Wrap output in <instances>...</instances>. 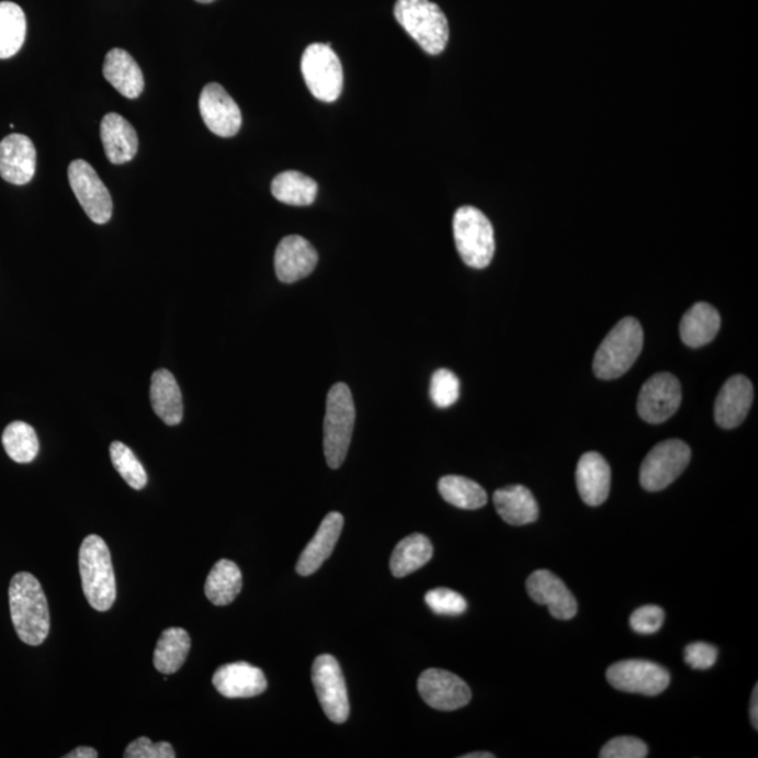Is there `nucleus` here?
I'll use <instances>...</instances> for the list:
<instances>
[{
    "label": "nucleus",
    "instance_id": "10",
    "mask_svg": "<svg viewBox=\"0 0 758 758\" xmlns=\"http://www.w3.org/2000/svg\"><path fill=\"white\" fill-rule=\"evenodd\" d=\"M70 189L94 224H108L113 215L112 195L87 160H73L68 168Z\"/></svg>",
    "mask_w": 758,
    "mask_h": 758
},
{
    "label": "nucleus",
    "instance_id": "14",
    "mask_svg": "<svg viewBox=\"0 0 758 758\" xmlns=\"http://www.w3.org/2000/svg\"><path fill=\"white\" fill-rule=\"evenodd\" d=\"M419 694L426 704L439 711H456L468 705L472 698L469 686L453 672L429 669L421 672Z\"/></svg>",
    "mask_w": 758,
    "mask_h": 758
},
{
    "label": "nucleus",
    "instance_id": "24",
    "mask_svg": "<svg viewBox=\"0 0 758 758\" xmlns=\"http://www.w3.org/2000/svg\"><path fill=\"white\" fill-rule=\"evenodd\" d=\"M497 513L510 525H527L539 520L540 507L534 495L523 485L506 486L495 491Z\"/></svg>",
    "mask_w": 758,
    "mask_h": 758
},
{
    "label": "nucleus",
    "instance_id": "11",
    "mask_svg": "<svg viewBox=\"0 0 758 758\" xmlns=\"http://www.w3.org/2000/svg\"><path fill=\"white\" fill-rule=\"evenodd\" d=\"M607 680L615 690L655 697L670 685V672L647 660H622L607 670Z\"/></svg>",
    "mask_w": 758,
    "mask_h": 758
},
{
    "label": "nucleus",
    "instance_id": "18",
    "mask_svg": "<svg viewBox=\"0 0 758 758\" xmlns=\"http://www.w3.org/2000/svg\"><path fill=\"white\" fill-rule=\"evenodd\" d=\"M753 385L745 375H735L722 386L715 401V420L722 429H735L749 415L753 405Z\"/></svg>",
    "mask_w": 758,
    "mask_h": 758
},
{
    "label": "nucleus",
    "instance_id": "12",
    "mask_svg": "<svg viewBox=\"0 0 758 758\" xmlns=\"http://www.w3.org/2000/svg\"><path fill=\"white\" fill-rule=\"evenodd\" d=\"M681 385L675 375L659 373L650 376L637 396V414L652 425L669 420L681 405Z\"/></svg>",
    "mask_w": 758,
    "mask_h": 758
},
{
    "label": "nucleus",
    "instance_id": "13",
    "mask_svg": "<svg viewBox=\"0 0 758 758\" xmlns=\"http://www.w3.org/2000/svg\"><path fill=\"white\" fill-rule=\"evenodd\" d=\"M199 108L204 124L218 137H235L242 127V113L239 105L218 83L205 84L200 94Z\"/></svg>",
    "mask_w": 758,
    "mask_h": 758
},
{
    "label": "nucleus",
    "instance_id": "31",
    "mask_svg": "<svg viewBox=\"0 0 758 758\" xmlns=\"http://www.w3.org/2000/svg\"><path fill=\"white\" fill-rule=\"evenodd\" d=\"M27 20L13 2H0V59L14 57L26 42Z\"/></svg>",
    "mask_w": 758,
    "mask_h": 758
},
{
    "label": "nucleus",
    "instance_id": "33",
    "mask_svg": "<svg viewBox=\"0 0 758 758\" xmlns=\"http://www.w3.org/2000/svg\"><path fill=\"white\" fill-rule=\"evenodd\" d=\"M2 443L7 454L18 464H29L37 459L39 441L32 426L13 421L3 431Z\"/></svg>",
    "mask_w": 758,
    "mask_h": 758
},
{
    "label": "nucleus",
    "instance_id": "3",
    "mask_svg": "<svg viewBox=\"0 0 758 758\" xmlns=\"http://www.w3.org/2000/svg\"><path fill=\"white\" fill-rule=\"evenodd\" d=\"M396 22L430 55L444 52L450 38L449 20L430 0H396Z\"/></svg>",
    "mask_w": 758,
    "mask_h": 758
},
{
    "label": "nucleus",
    "instance_id": "25",
    "mask_svg": "<svg viewBox=\"0 0 758 758\" xmlns=\"http://www.w3.org/2000/svg\"><path fill=\"white\" fill-rule=\"evenodd\" d=\"M150 404L165 425L178 426L183 420L182 391L170 371L158 370L152 375Z\"/></svg>",
    "mask_w": 758,
    "mask_h": 758
},
{
    "label": "nucleus",
    "instance_id": "39",
    "mask_svg": "<svg viewBox=\"0 0 758 758\" xmlns=\"http://www.w3.org/2000/svg\"><path fill=\"white\" fill-rule=\"evenodd\" d=\"M125 758H174L176 753L168 742L152 743L148 737H138L124 751Z\"/></svg>",
    "mask_w": 758,
    "mask_h": 758
},
{
    "label": "nucleus",
    "instance_id": "29",
    "mask_svg": "<svg viewBox=\"0 0 758 758\" xmlns=\"http://www.w3.org/2000/svg\"><path fill=\"white\" fill-rule=\"evenodd\" d=\"M433 558V545L423 534H411L401 540L391 556L389 567L395 577H405Z\"/></svg>",
    "mask_w": 758,
    "mask_h": 758
},
{
    "label": "nucleus",
    "instance_id": "16",
    "mask_svg": "<svg viewBox=\"0 0 758 758\" xmlns=\"http://www.w3.org/2000/svg\"><path fill=\"white\" fill-rule=\"evenodd\" d=\"M37 168L33 140L22 134H10L0 140V176L4 182L24 185L32 182Z\"/></svg>",
    "mask_w": 758,
    "mask_h": 758
},
{
    "label": "nucleus",
    "instance_id": "34",
    "mask_svg": "<svg viewBox=\"0 0 758 758\" xmlns=\"http://www.w3.org/2000/svg\"><path fill=\"white\" fill-rule=\"evenodd\" d=\"M110 456H112L114 468L117 469L122 478L127 482L133 489L140 490L147 486V472H145L143 464H140L129 446L120 443V441H114V443L110 445Z\"/></svg>",
    "mask_w": 758,
    "mask_h": 758
},
{
    "label": "nucleus",
    "instance_id": "5",
    "mask_svg": "<svg viewBox=\"0 0 758 758\" xmlns=\"http://www.w3.org/2000/svg\"><path fill=\"white\" fill-rule=\"evenodd\" d=\"M355 423L353 395L343 383L331 386L326 399L324 450L330 468L338 469L349 453Z\"/></svg>",
    "mask_w": 758,
    "mask_h": 758
},
{
    "label": "nucleus",
    "instance_id": "9",
    "mask_svg": "<svg viewBox=\"0 0 758 758\" xmlns=\"http://www.w3.org/2000/svg\"><path fill=\"white\" fill-rule=\"evenodd\" d=\"M313 682L320 706L333 724H344L350 715L348 687L339 661L331 655L316 657Z\"/></svg>",
    "mask_w": 758,
    "mask_h": 758
},
{
    "label": "nucleus",
    "instance_id": "26",
    "mask_svg": "<svg viewBox=\"0 0 758 758\" xmlns=\"http://www.w3.org/2000/svg\"><path fill=\"white\" fill-rule=\"evenodd\" d=\"M721 329V315L714 306L697 303L682 316L680 336L689 348H702L716 338Z\"/></svg>",
    "mask_w": 758,
    "mask_h": 758
},
{
    "label": "nucleus",
    "instance_id": "4",
    "mask_svg": "<svg viewBox=\"0 0 758 758\" xmlns=\"http://www.w3.org/2000/svg\"><path fill=\"white\" fill-rule=\"evenodd\" d=\"M644 348V329L635 318H624L611 329L596 351L593 371L600 380H615L630 371Z\"/></svg>",
    "mask_w": 758,
    "mask_h": 758
},
{
    "label": "nucleus",
    "instance_id": "27",
    "mask_svg": "<svg viewBox=\"0 0 758 758\" xmlns=\"http://www.w3.org/2000/svg\"><path fill=\"white\" fill-rule=\"evenodd\" d=\"M242 572L233 561L220 559L205 581V596L214 606L230 604L242 590Z\"/></svg>",
    "mask_w": 758,
    "mask_h": 758
},
{
    "label": "nucleus",
    "instance_id": "41",
    "mask_svg": "<svg viewBox=\"0 0 758 758\" xmlns=\"http://www.w3.org/2000/svg\"><path fill=\"white\" fill-rule=\"evenodd\" d=\"M99 753L98 750L92 749V747H78V749H75L73 751H70L69 755L65 756V758H98Z\"/></svg>",
    "mask_w": 758,
    "mask_h": 758
},
{
    "label": "nucleus",
    "instance_id": "22",
    "mask_svg": "<svg viewBox=\"0 0 758 758\" xmlns=\"http://www.w3.org/2000/svg\"><path fill=\"white\" fill-rule=\"evenodd\" d=\"M105 157L113 165L132 162L138 152V135L132 124L117 113L105 114L100 124Z\"/></svg>",
    "mask_w": 758,
    "mask_h": 758
},
{
    "label": "nucleus",
    "instance_id": "38",
    "mask_svg": "<svg viewBox=\"0 0 758 758\" xmlns=\"http://www.w3.org/2000/svg\"><path fill=\"white\" fill-rule=\"evenodd\" d=\"M665 622V611L659 606H644L634 611L630 624L632 630L642 635L655 634Z\"/></svg>",
    "mask_w": 758,
    "mask_h": 758
},
{
    "label": "nucleus",
    "instance_id": "17",
    "mask_svg": "<svg viewBox=\"0 0 758 758\" xmlns=\"http://www.w3.org/2000/svg\"><path fill=\"white\" fill-rule=\"evenodd\" d=\"M527 591L536 604L548 607L556 620H572L577 614L575 596L550 570H535L527 580Z\"/></svg>",
    "mask_w": 758,
    "mask_h": 758
},
{
    "label": "nucleus",
    "instance_id": "44",
    "mask_svg": "<svg viewBox=\"0 0 758 758\" xmlns=\"http://www.w3.org/2000/svg\"><path fill=\"white\" fill-rule=\"evenodd\" d=\"M195 2H199V3H211V2H214V0H195Z\"/></svg>",
    "mask_w": 758,
    "mask_h": 758
},
{
    "label": "nucleus",
    "instance_id": "37",
    "mask_svg": "<svg viewBox=\"0 0 758 758\" xmlns=\"http://www.w3.org/2000/svg\"><path fill=\"white\" fill-rule=\"evenodd\" d=\"M645 742L632 736H620L611 739L602 747L601 758H645L647 756Z\"/></svg>",
    "mask_w": 758,
    "mask_h": 758
},
{
    "label": "nucleus",
    "instance_id": "1",
    "mask_svg": "<svg viewBox=\"0 0 758 758\" xmlns=\"http://www.w3.org/2000/svg\"><path fill=\"white\" fill-rule=\"evenodd\" d=\"M10 615L20 641L42 645L49 634L47 597L39 581L27 572L13 576L9 587Z\"/></svg>",
    "mask_w": 758,
    "mask_h": 758
},
{
    "label": "nucleus",
    "instance_id": "7",
    "mask_svg": "<svg viewBox=\"0 0 758 758\" xmlns=\"http://www.w3.org/2000/svg\"><path fill=\"white\" fill-rule=\"evenodd\" d=\"M301 72L309 92L318 100L336 102L343 90V67L330 43L310 44L301 59Z\"/></svg>",
    "mask_w": 758,
    "mask_h": 758
},
{
    "label": "nucleus",
    "instance_id": "35",
    "mask_svg": "<svg viewBox=\"0 0 758 758\" xmlns=\"http://www.w3.org/2000/svg\"><path fill=\"white\" fill-rule=\"evenodd\" d=\"M430 398L437 408L445 409L460 399V380L453 371L437 370L431 376Z\"/></svg>",
    "mask_w": 758,
    "mask_h": 758
},
{
    "label": "nucleus",
    "instance_id": "19",
    "mask_svg": "<svg viewBox=\"0 0 758 758\" xmlns=\"http://www.w3.org/2000/svg\"><path fill=\"white\" fill-rule=\"evenodd\" d=\"M213 685L220 695L227 698H252L268 690L264 672L246 661L219 667L213 677Z\"/></svg>",
    "mask_w": 758,
    "mask_h": 758
},
{
    "label": "nucleus",
    "instance_id": "20",
    "mask_svg": "<svg viewBox=\"0 0 758 758\" xmlns=\"http://www.w3.org/2000/svg\"><path fill=\"white\" fill-rule=\"evenodd\" d=\"M576 485L587 506L604 504L611 486V469L604 456L593 451L581 455L576 469Z\"/></svg>",
    "mask_w": 758,
    "mask_h": 758
},
{
    "label": "nucleus",
    "instance_id": "6",
    "mask_svg": "<svg viewBox=\"0 0 758 758\" xmlns=\"http://www.w3.org/2000/svg\"><path fill=\"white\" fill-rule=\"evenodd\" d=\"M453 228L456 250L464 263L472 269L488 268L496 250L495 230L488 217L465 205L456 210Z\"/></svg>",
    "mask_w": 758,
    "mask_h": 758
},
{
    "label": "nucleus",
    "instance_id": "8",
    "mask_svg": "<svg viewBox=\"0 0 758 758\" xmlns=\"http://www.w3.org/2000/svg\"><path fill=\"white\" fill-rule=\"evenodd\" d=\"M690 446L681 440H666L657 444L642 462L640 480L647 491H660L670 486L689 466Z\"/></svg>",
    "mask_w": 758,
    "mask_h": 758
},
{
    "label": "nucleus",
    "instance_id": "43",
    "mask_svg": "<svg viewBox=\"0 0 758 758\" xmlns=\"http://www.w3.org/2000/svg\"><path fill=\"white\" fill-rule=\"evenodd\" d=\"M462 758H495V755H491V753L488 751H476L462 756Z\"/></svg>",
    "mask_w": 758,
    "mask_h": 758
},
{
    "label": "nucleus",
    "instance_id": "15",
    "mask_svg": "<svg viewBox=\"0 0 758 758\" xmlns=\"http://www.w3.org/2000/svg\"><path fill=\"white\" fill-rule=\"evenodd\" d=\"M318 260V252L303 236H285L275 249V274L281 283H297L313 273Z\"/></svg>",
    "mask_w": 758,
    "mask_h": 758
},
{
    "label": "nucleus",
    "instance_id": "36",
    "mask_svg": "<svg viewBox=\"0 0 758 758\" xmlns=\"http://www.w3.org/2000/svg\"><path fill=\"white\" fill-rule=\"evenodd\" d=\"M425 601L429 609L439 615L456 616L464 614L468 609L464 597L450 589L430 590L425 596Z\"/></svg>",
    "mask_w": 758,
    "mask_h": 758
},
{
    "label": "nucleus",
    "instance_id": "23",
    "mask_svg": "<svg viewBox=\"0 0 758 758\" xmlns=\"http://www.w3.org/2000/svg\"><path fill=\"white\" fill-rule=\"evenodd\" d=\"M103 75L105 80L124 98L138 99L144 92L143 70L133 55L125 49L113 48L105 55Z\"/></svg>",
    "mask_w": 758,
    "mask_h": 758
},
{
    "label": "nucleus",
    "instance_id": "2",
    "mask_svg": "<svg viewBox=\"0 0 758 758\" xmlns=\"http://www.w3.org/2000/svg\"><path fill=\"white\" fill-rule=\"evenodd\" d=\"M82 589L89 604L97 611L112 609L117 586L109 546L99 535H89L79 550Z\"/></svg>",
    "mask_w": 758,
    "mask_h": 758
},
{
    "label": "nucleus",
    "instance_id": "32",
    "mask_svg": "<svg viewBox=\"0 0 758 758\" xmlns=\"http://www.w3.org/2000/svg\"><path fill=\"white\" fill-rule=\"evenodd\" d=\"M439 491L446 504L464 510H478L488 504V495L475 480L446 475L439 482Z\"/></svg>",
    "mask_w": 758,
    "mask_h": 758
},
{
    "label": "nucleus",
    "instance_id": "42",
    "mask_svg": "<svg viewBox=\"0 0 758 758\" xmlns=\"http://www.w3.org/2000/svg\"><path fill=\"white\" fill-rule=\"evenodd\" d=\"M750 721L753 727L758 729V687H755L751 694L750 701Z\"/></svg>",
    "mask_w": 758,
    "mask_h": 758
},
{
    "label": "nucleus",
    "instance_id": "28",
    "mask_svg": "<svg viewBox=\"0 0 758 758\" xmlns=\"http://www.w3.org/2000/svg\"><path fill=\"white\" fill-rule=\"evenodd\" d=\"M192 640L183 627H169L160 635L155 647L154 665L163 675H173L182 669L188 659Z\"/></svg>",
    "mask_w": 758,
    "mask_h": 758
},
{
    "label": "nucleus",
    "instance_id": "21",
    "mask_svg": "<svg viewBox=\"0 0 758 758\" xmlns=\"http://www.w3.org/2000/svg\"><path fill=\"white\" fill-rule=\"evenodd\" d=\"M343 525V516L338 513V511H331V513L325 517L314 539L309 541V544L306 545V548L299 556L297 564L298 575H314L324 565V562L328 561L336 544H338Z\"/></svg>",
    "mask_w": 758,
    "mask_h": 758
},
{
    "label": "nucleus",
    "instance_id": "40",
    "mask_svg": "<svg viewBox=\"0 0 758 758\" xmlns=\"http://www.w3.org/2000/svg\"><path fill=\"white\" fill-rule=\"evenodd\" d=\"M685 659L691 669L708 670L716 663L717 649L705 642H694L686 647Z\"/></svg>",
    "mask_w": 758,
    "mask_h": 758
},
{
    "label": "nucleus",
    "instance_id": "30",
    "mask_svg": "<svg viewBox=\"0 0 758 758\" xmlns=\"http://www.w3.org/2000/svg\"><path fill=\"white\" fill-rule=\"evenodd\" d=\"M271 194L280 203L294 205V207H306V205L314 204L316 194H318V183L313 178L297 170H287V172L275 176L271 182Z\"/></svg>",
    "mask_w": 758,
    "mask_h": 758
}]
</instances>
